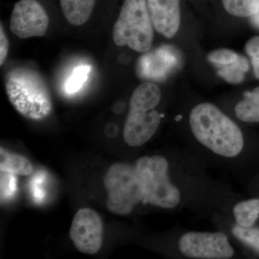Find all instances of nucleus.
<instances>
[{
  "label": "nucleus",
  "mask_w": 259,
  "mask_h": 259,
  "mask_svg": "<svg viewBox=\"0 0 259 259\" xmlns=\"http://www.w3.org/2000/svg\"><path fill=\"white\" fill-rule=\"evenodd\" d=\"M9 51V40L5 33L3 25H0V66H3Z\"/></svg>",
  "instance_id": "412c9836"
},
{
  "label": "nucleus",
  "mask_w": 259,
  "mask_h": 259,
  "mask_svg": "<svg viewBox=\"0 0 259 259\" xmlns=\"http://www.w3.org/2000/svg\"><path fill=\"white\" fill-rule=\"evenodd\" d=\"M144 185V204L158 208L178 210L190 204L177 187L171 171V161L161 155L144 156L134 164Z\"/></svg>",
  "instance_id": "f03ea898"
},
{
  "label": "nucleus",
  "mask_w": 259,
  "mask_h": 259,
  "mask_svg": "<svg viewBox=\"0 0 259 259\" xmlns=\"http://www.w3.org/2000/svg\"><path fill=\"white\" fill-rule=\"evenodd\" d=\"M228 14L238 18H249L256 14L259 0H221Z\"/></svg>",
  "instance_id": "f3484780"
},
{
  "label": "nucleus",
  "mask_w": 259,
  "mask_h": 259,
  "mask_svg": "<svg viewBox=\"0 0 259 259\" xmlns=\"http://www.w3.org/2000/svg\"><path fill=\"white\" fill-rule=\"evenodd\" d=\"M146 0H125L112 29L117 47H128L139 53L152 48L154 31Z\"/></svg>",
  "instance_id": "39448f33"
},
{
  "label": "nucleus",
  "mask_w": 259,
  "mask_h": 259,
  "mask_svg": "<svg viewBox=\"0 0 259 259\" xmlns=\"http://www.w3.org/2000/svg\"><path fill=\"white\" fill-rule=\"evenodd\" d=\"M155 30L168 39L175 36L180 28V0H146Z\"/></svg>",
  "instance_id": "9d476101"
},
{
  "label": "nucleus",
  "mask_w": 259,
  "mask_h": 259,
  "mask_svg": "<svg viewBox=\"0 0 259 259\" xmlns=\"http://www.w3.org/2000/svg\"><path fill=\"white\" fill-rule=\"evenodd\" d=\"M104 182L108 192L107 209L114 214L127 215L139 204H144V185L134 165L113 163L107 169Z\"/></svg>",
  "instance_id": "423d86ee"
},
{
  "label": "nucleus",
  "mask_w": 259,
  "mask_h": 259,
  "mask_svg": "<svg viewBox=\"0 0 259 259\" xmlns=\"http://www.w3.org/2000/svg\"><path fill=\"white\" fill-rule=\"evenodd\" d=\"M253 19H254V22L256 25H258L259 26V8L258 12H257L256 14L253 15Z\"/></svg>",
  "instance_id": "b1692460"
},
{
  "label": "nucleus",
  "mask_w": 259,
  "mask_h": 259,
  "mask_svg": "<svg viewBox=\"0 0 259 259\" xmlns=\"http://www.w3.org/2000/svg\"><path fill=\"white\" fill-rule=\"evenodd\" d=\"M90 71V67L89 66L82 65V66L76 67L66 81V86H65L66 92L71 94L79 91L83 86V83L88 79Z\"/></svg>",
  "instance_id": "a211bd4d"
},
{
  "label": "nucleus",
  "mask_w": 259,
  "mask_h": 259,
  "mask_svg": "<svg viewBox=\"0 0 259 259\" xmlns=\"http://www.w3.org/2000/svg\"><path fill=\"white\" fill-rule=\"evenodd\" d=\"M161 100V89L156 83L146 81L135 89L123 127V139L127 146L141 147L157 132L163 117L156 110Z\"/></svg>",
  "instance_id": "7ed1b4c3"
},
{
  "label": "nucleus",
  "mask_w": 259,
  "mask_h": 259,
  "mask_svg": "<svg viewBox=\"0 0 259 259\" xmlns=\"http://www.w3.org/2000/svg\"><path fill=\"white\" fill-rule=\"evenodd\" d=\"M65 18L71 25L80 26L91 17L96 0H59Z\"/></svg>",
  "instance_id": "9b49d317"
},
{
  "label": "nucleus",
  "mask_w": 259,
  "mask_h": 259,
  "mask_svg": "<svg viewBox=\"0 0 259 259\" xmlns=\"http://www.w3.org/2000/svg\"><path fill=\"white\" fill-rule=\"evenodd\" d=\"M233 222L242 227H253L259 219V198L240 200L232 204Z\"/></svg>",
  "instance_id": "f8f14e48"
},
{
  "label": "nucleus",
  "mask_w": 259,
  "mask_h": 259,
  "mask_svg": "<svg viewBox=\"0 0 259 259\" xmlns=\"http://www.w3.org/2000/svg\"><path fill=\"white\" fill-rule=\"evenodd\" d=\"M234 114L246 123L259 122V87L243 93V97L234 107Z\"/></svg>",
  "instance_id": "ddd939ff"
},
{
  "label": "nucleus",
  "mask_w": 259,
  "mask_h": 259,
  "mask_svg": "<svg viewBox=\"0 0 259 259\" xmlns=\"http://www.w3.org/2000/svg\"><path fill=\"white\" fill-rule=\"evenodd\" d=\"M225 226L230 238L259 254V228L240 226L233 221Z\"/></svg>",
  "instance_id": "4468645a"
},
{
  "label": "nucleus",
  "mask_w": 259,
  "mask_h": 259,
  "mask_svg": "<svg viewBox=\"0 0 259 259\" xmlns=\"http://www.w3.org/2000/svg\"><path fill=\"white\" fill-rule=\"evenodd\" d=\"M1 171L9 172L13 175L29 176L33 171V166L28 158L22 155L10 153L1 148Z\"/></svg>",
  "instance_id": "2eb2a0df"
},
{
  "label": "nucleus",
  "mask_w": 259,
  "mask_h": 259,
  "mask_svg": "<svg viewBox=\"0 0 259 259\" xmlns=\"http://www.w3.org/2000/svg\"><path fill=\"white\" fill-rule=\"evenodd\" d=\"M231 238L223 231H187L176 239V251L192 259H230L236 255Z\"/></svg>",
  "instance_id": "0eeeda50"
},
{
  "label": "nucleus",
  "mask_w": 259,
  "mask_h": 259,
  "mask_svg": "<svg viewBox=\"0 0 259 259\" xmlns=\"http://www.w3.org/2000/svg\"><path fill=\"white\" fill-rule=\"evenodd\" d=\"M15 175L9 172L1 171V199H6L15 192Z\"/></svg>",
  "instance_id": "aec40b11"
},
{
  "label": "nucleus",
  "mask_w": 259,
  "mask_h": 259,
  "mask_svg": "<svg viewBox=\"0 0 259 259\" xmlns=\"http://www.w3.org/2000/svg\"><path fill=\"white\" fill-rule=\"evenodd\" d=\"M248 60L243 56H240L238 60L233 64L218 66V74L227 82L238 84L243 82L245 73L248 72Z\"/></svg>",
  "instance_id": "dca6fc26"
},
{
  "label": "nucleus",
  "mask_w": 259,
  "mask_h": 259,
  "mask_svg": "<svg viewBox=\"0 0 259 259\" xmlns=\"http://www.w3.org/2000/svg\"><path fill=\"white\" fill-rule=\"evenodd\" d=\"M188 125L196 156L236 171V162L245 151V139L233 119L214 104L201 102L191 110Z\"/></svg>",
  "instance_id": "f257e3e1"
},
{
  "label": "nucleus",
  "mask_w": 259,
  "mask_h": 259,
  "mask_svg": "<svg viewBox=\"0 0 259 259\" xmlns=\"http://www.w3.org/2000/svg\"><path fill=\"white\" fill-rule=\"evenodd\" d=\"M240 56L230 49H219L211 51L207 55V59L216 66H226L236 62Z\"/></svg>",
  "instance_id": "6ab92c4d"
},
{
  "label": "nucleus",
  "mask_w": 259,
  "mask_h": 259,
  "mask_svg": "<svg viewBox=\"0 0 259 259\" xmlns=\"http://www.w3.org/2000/svg\"><path fill=\"white\" fill-rule=\"evenodd\" d=\"M245 51L251 59H259V36H254L248 40L245 44Z\"/></svg>",
  "instance_id": "4be33fe9"
},
{
  "label": "nucleus",
  "mask_w": 259,
  "mask_h": 259,
  "mask_svg": "<svg viewBox=\"0 0 259 259\" xmlns=\"http://www.w3.org/2000/svg\"><path fill=\"white\" fill-rule=\"evenodd\" d=\"M103 226L101 218L93 209H80L70 228L69 236L76 249L86 254H95L101 248Z\"/></svg>",
  "instance_id": "1a4fd4ad"
},
{
  "label": "nucleus",
  "mask_w": 259,
  "mask_h": 259,
  "mask_svg": "<svg viewBox=\"0 0 259 259\" xmlns=\"http://www.w3.org/2000/svg\"><path fill=\"white\" fill-rule=\"evenodd\" d=\"M49 26L47 12L36 0H19L10 18L11 32L20 38L42 37Z\"/></svg>",
  "instance_id": "6e6552de"
},
{
  "label": "nucleus",
  "mask_w": 259,
  "mask_h": 259,
  "mask_svg": "<svg viewBox=\"0 0 259 259\" xmlns=\"http://www.w3.org/2000/svg\"><path fill=\"white\" fill-rule=\"evenodd\" d=\"M5 90L15 110L26 118L42 120L52 111L49 89L34 70L18 68L10 71L5 80Z\"/></svg>",
  "instance_id": "20e7f679"
},
{
  "label": "nucleus",
  "mask_w": 259,
  "mask_h": 259,
  "mask_svg": "<svg viewBox=\"0 0 259 259\" xmlns=\"http://www.w3.org/2000/svg\"><path fill=\"white\" fill-rule=\"evenodd\" d=\"M252 65L253 67V72H254L255 76L257 79H259V59L257 58H252Z\"/></svg>",
  "instance_id": "5701e85b"
}]
</instances>
